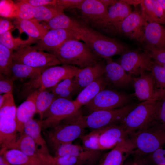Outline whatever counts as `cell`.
I'll use <instances>...</instances> for the list:
<instances>
[{
	"mask_svg": "<svg viewBox=\"0 0 165 165\" xmlns=\"http://www.w3.org/2000/svg\"><path fill=\"white\" fill-rule=\"evenodd\" d=\"M129 136L135 146L133 153L138 156L150 154L165 145V124L156 122Z\"/></svg>",
	"mask_w": 165,
	"mask_h": 165,
	"instance_id": "obj_7",
	"label": "cell"
},
{
	"mask_svg": "<svg viewBox=\"0 0 165 165\" xmlns=\"http://www.w3.org/2000/svg\"><path fill=\"white\" fill-rule=\"evenodd\" d=\"M106 63L104 75L108 85L119 88H124L133 82V78L118 63L113 61L112 58L105 60Z\"/></svg>",
	"mask_w": 165,
	"mask_h": 165,
	"instance_id": "obj_17",
	"label": "cell"
},
{
	"mask_svg": "<svg viewBox=\"0 0 165 165\" xmlns=\"http://www.w3.org/2000/svg\"><path fill=\"white\" fill-rule=\"evenodd\" d=\"M135 149L133 140L129 137L106 154L99 165H123L125 160L133 153Z\"/></svg>",
	"mask_w": 165,
	"mask_h": 165,
	"instance_id": "obj_19",
	"label": "cell"
},
{
	"mask_svg": "<svg viewBox=\"0 0 165 165\" xmlns=\"http://www.w3.org/2000/svg\"><path fill=\"white\" fill-rule=\"evenodd\" d=\"M102 154L84 156L67 155L53 156V165H84L95 164L101 158Z\"/></svg>",
	"mask_w": 165,
	"mask_h": 165,
	"instance_id": "obj_30",
	"label": "cell"
},
{
	"mask_svg": "<svg viewBox=\"0 0 165 165\" xmlns=\"http://www.w3.org/2000/svg\"><path fill=\"white\" fill-rule=\"evenodd\" d=\"M94 165V164H85L84 165Z\"/></svg>",
	"mask_w": 165,
	"mask_h": 165,
	"instance_id": "obj_57",
	"label": "cell"
},
{
	"mask_svg": "<svg viewBox=\"0 0 165 165\" xmlns=\"http://www.w3.org/2000/svg\"><path fill=\"white\" fill-rule=\"evenodd\" d=\"M28 37V39L25 40L19 37L15 38L13 37L10 31H9L0 35V44L10 50L16 51L34 43H37L38 41Z\"/></svg>",
	"mask_w": 165,
	"mask_h": 165,
	"instance_id": "obj_34",
	"label": "cell"
},
{
	"mask_svg": "<svg viewBox=\"0 0 165 165\" xmlns=\"http://www.w3.org/2000/svg\"><path fill=\"white\" fill-rule=\"evenodd\" d=\"M13 51L0 44V75L11 77Z\"/></svg>",
	"mask_w": 165,
	"mask_h": 165,
	"instance_id": "obj_38",
	"label": "cell"
},
{
	"mask_svg": "<svg viewBox=\"0 0 165 165\" xmlns=\"http://www.w3.org/2000/svg\"><path fill=\"white\" fill-rule=\"evenodd\" d=\"M105 6L108 9L111 6L116 3L117 0H100Z\"/></svg>",
	"mask_w": 165,
	"mask_h": 165,
	"instance_id": "obj_50",
	"label": "cell"
},
{
	"mask_svg": "<svg viewBox=\"0 0 165 165\" xmlns=\"http://www.w3.org/2000/svg\"><path fill=\"white\" fill-rule=\"evenodd\" d=\"M17 108L12 93L0 95V119H16Z\"/></svg>",
	"mask_w": 165,
	"mask_h": 165,
	"instance_id": "obj_36",
	"label": "cell"
},
{
	"mask_svg": "<svg viewBox=\"0 0 165 165\" xmlns=\"http://www.w3.org/2000/svg\"><path fill=\"white\" fill-rule=\"evenodd\" d=\"M48 89L56 98H61L70 100H72L73 96L80 92L74 77L64 79Z\"/></svg>",
	"mask_w": 165,
	"mask_h": 165,
	"instance_id": "obj_28",
	"label": "cell"
},
{
	"mask_svg": "<svg viewBox=\"0 0 165 165\" xmlns=\"http://www.w3.org/2000/svg\"><path fill=\"white\" fill-rule=\"evenodd\" d=\"M152 161L156 165H165V145L149 154Z\"/></svg>",
	"mask_w": 165,
	"mask_h": 165,
	"instance_id": "obj_44",
	"label": "cell"
},
{
	"mask_svg": "<svg viewBox=\"0 0 165 165\" xmlns=\"http://www.w3.org/2000/svg\"><path fill=\"white\" fill-rule=\"evenodd\" d=\"M20 134L13 148L20 150L28 156L36 159L45 165H50L47 159L39 151L33 139L24 132Z\"/></svg>",
	"mask_w": 165,
	"mask_h": 165,
	"instance_id": "obj_24",
	"label": "cell"
},
{
	"mask_svg": "<svg viewBox=\"0 0 165 165\" xmlns=\"http://www.w3.org/2000/svg\"><path fill=\"white\" fill-rule=\"evenodd\" d=\"M159 64L162 65L163 67L165 68V64Z\"/></svg>",
	"mask_w": 165,
	"mask_h": 165,
	"instance_id": "obj_56",
	"label": "cell"
},
{
	"mask_svg": "<svg viewBox=\"0 0 165 165\" xmlns=\"http://www.w3.org/2000/svg\"><path fill=\"white\" fill-rule=\"evenodd\" d=\"M10 20L9 18L1 17L0 18V35L9 31L14 27Z\"/></svg>",
	"mask_w": 165,
	"mask_h": 165,
	"instance_id": "obj_48",
	"label": "cell"
},
{
	"mask_svg": "<svg viewBox=\"0 0 165 165\" xmlns=\"http://www.w3.org/2000/svg\"><path fill=\"white\" fill-rule=\"evenodd\" d=\"M17 132L16 119H0V154L13 148L19 137Z\"/></svg>",
	"mask_w": 165,
	"mask_h": 165,
	"instance_id": "obj_20",
	"label": "cell"
},
{
	"mask_svg": "<svg viewBox=\"0 0 165 165\" xmlns=\"http://www.w3.org/2000/svg\"><path fill=\"white\" fill-rule=\"evenodd\" d=\"M42 129L39 121L32 118L25 123L24 132L33 139L39 151L46 157L51 165L53 156L50 154L46 141L42 135Z\"/></svg>",
	"mask_w": 165,
	"mask_h": 165,
	"instance_id": "obj_22",
	"label": "cell"
},
{
	"mask_svg": "<svg viewBox=\"0 0 165 165\" xmlns=\"http://www.w3.org/2000/svg\"><path fill=\"white\" fill-rule=\"evenodd\" d=\"M133 97L116 90L105 89L85 106L90 113L97 110L116 109L128 105Z\"/></svg>",
	"mask_w": 165,
	"mask_h": 165,
	"instance_id": "obj_11",
	"label": "cell"
},
{
	"mask_svg": "<svg viewBox=\"0 0 165 165\" xmlns=\"http://www.w3.org/2000/svg\"><path fill=\"white\" fill-rule=\"evenodd\" d=\"M80 69L64 64L49 67L37 78L30 79L22 85L20 97L27 98L36 90L52 88L64 79L75 77Z\"/></svg>",
	"mask_w": 165,
	"mask_h": 165,
	"instance_id": "obj_2",
	"label": "cell"
},
{
	"mask_svg": "<svg viewBox=\"0 0 165 165\" xmlns=\"http://www.w3.org/2000/svg\"><path fill=\"white\" fill-rule=\"evenodd\" d=\"M108 10V18L104 30L109 33L120 34L122 23L132 12L130 6L123 0H119Z\"/></svg>",
	"mask_w": 165,
	"mask_h": 165,
	"instance_id": "obj_18",
	"label": "cell"
},
{
	"mask_svg": "<svg viewBox=\"0 0 165 165\" xmlns=\"http://www.w3.org/2000/svg\"><path fill=\"white\" fill-rule=\"evenodd\" d=\"M133 165H145L141 161L139 160H136L133 162Z\"/></svg>",
	"mask_w": 165,
	"mask_h": 165,
	"instance_id": "obj_54",
	"label": "cell"
},
{
	"mask_svg": "<svg viewBox=\"0 0 165 165\" xmlns=\"http://www.w3.org/2000/svg\"><path fill=\"white\" fill-rule=\"evenodd\" d=\"M148 23L141 13L134 11L123 20L120 27V33L140 43L145 42V31Z\"/></svg>",
	"mask_w": 165,
	"mask_h": 165,
	"instance_id": "obj_16",
	"label": "cell"
},
{
	"mask_svg": "<svg viewBox=\"0 0 165 165\" xmlns=\"http://www.w3.org/2000/svg\"><path fill=\"white\" fill-rule=\"evenodd\" d=\"M135 95L138 100L144 101L160 99L165 93L158 89L151 72H145L138 78H133Z\"/></svg>",
	"mask_w": 165,
	"mask_h": 165,
	"instance_id": "obj_14",
	"label": "cell"
},
{
	"mask_svg": "<svg viewBox=\"0 0 165 165\" xmlns=\"http://www.w3.org/2000/svg\"><path fill=\"white\" fill-rule=\"evenodd\" d=\"M71 39L79 40L78 34L75 30H49L42 38L33 47L38 50L52 53L65 42Z\"/></svg>",
	"mask_w": 165,
	"mask_h": 165,
	"instance_id": "obj_13",
	"label": "cell"
},
{
	"mask_svg": "<svg viewBox=\"0 0 165 165\" xmlns=\"http://www.w3.org/2000/svg\"><path fill=\"white\" fill-rule=\"evenodd\" d=\"M48 68H35L13 62L10 68L11 75L15 80L18 79H33Z\"/></svg>",
	"mask_w": 165,
	"mask_h": 165,
	"instance_id": "obj_29",
	"label": "cell"
},
{
	"mask_svg": "<svg viewBox=\"0 0 165 165\" xmlns=\"http://www.w3.org/2000/svg\"><path fill=\"white\" fill-rule=\"evenodd\" d=\"M38 91L35 100L36 113L39 114L40 120H42L45 112L56 98L48 89Z\"/></svg>",
	"mask_w": 165,
	"mask_h": 165,
	"instance_id": "obj_35",
	"label": "cell"
},
{
	"mask_svg": "<svg viewBox=\"0 0 165 165\" xmlns=\"http://www.w3.org/2000/svg\"><path fill=\"white\" fill-rule=\"evenodd\" d=\"M80 109L58 125L43 131L49 149L54 152L61 145L72 143L84 135L85 128L79 122Z\"/></svg>",
	"mask_w": 165,
	"mask_h": 165,
	"instance_id": "obj_3",
	"label": "cell"
},
{
	"mask_svg": "<svg viewBox=\"0 0 165 165\" xmlns=\"http://www.w3.org/2000/svg\"><path fill=\"white\" fill-rule=\"evenodd\" d=\"M154 13L161 24L165 25V16L162 7L158 0H152Z\"/></svg>",
	"mask_w": 165,
	"mask_h": 165,
	"instance_id": "obj_47",
	"label": "cell"
},
{
	"mask_svg": "<svg viewBox=\"0 0 165 165\" xmlns=\"http://www.w3.org/2000/svg\"><path fill=\"white\" fill-rule=\"evenodd\" d=\"M64 10L62 8L59 6L49 5L33 7V14L34 19L39 21L45 22L64 13Z\"/></svg>",
	"mask_w": 165,
	"mask_h": 165,
	"instance_id": "obj_37",
	"label": "cell"
},
{
	"mask_svg": "<svg viewBox=\"0 0 165 165\" xmlns=\"http://www.w3.org/2000/svg\"><path fill=\"white\" fill-rule=\"evenodd\" d=\"M140 5L141 14L148 23L154 22L160 24L154 13L152 0H142Z\"/></svg>",
	"mask_w": 165,
	"mask_h": 165,
	"instance_id": "obj_40",
	"label": "cell"
},
{
	"mask_svg": "<svg viewBox=\"0 0 165 165\" xmlns=\"http://www.w3.org/2000/svg\"><path fill=\"white\" fill-rule=\"evenodd\" d=\"M144 51L155 62L159 64H165V50L158 49L146 45Z\"/></svg>",
	"mask_w": 165,
	"mask_h": 165,
	"instance_id": "obj_42",
	"label": "cell"
},
{
	"mask_svg": "<svg viewBox=\"0 0 165 165\" xmlns=\"http://www.w3.org/2000/svg\"><path fill=\"white\" fill-rule=\"evenodd\" d=\"M12 77L0 75V94L12 93L14 82Z\"/></svg>",
	"mask_w": 165,
	"mask_h": 165,
	"instance_id": "obj_43",
	"label": "cell"
},
{
	"mask_svg": "<svg viewBox=\"0 0 165 165\" xmlns=\"http://www.w3.org/2000/svg\"><path fill=\"white\" fill-rule=\"evenodd\" d=\"M79 9L86 22L104 30L108 10L100 0H84Z\"/></svg>",
	"mask_w": 165,
	"mask_h": 165,
	"instance_id": "obj_15",
	"label": "cell"
},
{
	"mask_svg": "<svg viewBox=\"0 0 165 165\" xmlns=\"http://www.w3.org/2000/svg\"><path fill=\"white\" fill-rule=\"evenodd\" d=\"M156 121L165 124V95L159 101L156 114Z\"/></svg>",
	"mask_w": 165,
	"mask_h": 165,
	"instance_id": "obj_46",
	"label": "cell"
},
{
	"mask_svg": "<svg viewBox=\"0 0 165 165\" xmlns=\"http://www.w3.org/2000/svg\"><path fill=\"white\" fill-rule=\"evenodd\" d=\"M160 100L143 101L137 105L127 115L121 124L129 136L157 122L156 114Z\"/></svg>",
	"mask_w": 165,
	"mask_h": 165,
	"instance_id": "obj_6",
	"label": "cell"
},
{
	"mask_svg": "<svg viewBox=\"0 0 165 165\" xmlns=\"http://www.w3.org/2000/svg\"><path fill=\"white\" fill-rule=\"evenodd\" d=\"M145 42L146 45L165 50V28L157 23H148L145 31Z\"/></svg>",
	"mask_w": 165,
	"mask_h": 165,
	"instance_id": "obj_25",
	"label": "cell"
},
{
	"mask_svg": "<svg viewBox=\"0 0 165 165\" xmlns=\"http://www.w3.org/2000/svg\"><path fill=\"white\" fill-rule=\"evenodd\" d=\"M108 85L104 74L84 88L75 101L81 107L85 105Z\"/></svg>",
	"mask_w": 165,
	"mask_h": 165,
	"instance_id": "obj_26",
	"label": "cell"
},
{
	"mask_svg": "<svg viewBox=\"0 0 165 165\" xmlns=\"http://www.w3.org/2000/svg\"><path fill=\"white\" fill-rule=\"evenodd\" d=\"M84 0H57L56 5L65 9H79Z\"/></svg>",
	"mask_w": 165,
	"mask_h": 165,
	"instance_id": "obj_45",
	"label": "cell"
},
{
	"mask_svg": "<svg viewBox=\"0 0 165 165\" xmlns=\"http://www.w3.org/2000/svg\"><path fill=\"white\" fill-rule=\"evenodd\" d=\"M76 39L69 40L52 54L61 64L80 68L94 64L102 60L84 42Z\"/></svg>",
	"mask_w": 165,
	"mask_h": 165,
	"instance_id": "obj_4",
	"label": "cell"
},
{
	"mask_svg": "<svg viewBox=\"0 0 165 165\" xmlns=\"http://www.w3.org/2000/svg\"><path fill=\"white\" fill-rule=\"evenodd\" d=\"M13 24L16 27L26 33L28 37L38 40L41 39L49 30L35 19L21 20L16 18Z\"/></svg>",
	"mask_w": 165,
	"mask_h": 165,
	"instance_id": "obj_27",
	"label": "cell"
},
{
	"mask_svg": "<svg viewBox=\"0 0 165 165\" xmlns=\"http://www.w3.org/2000/svg\"><path fill=\"white\" fill-rule=\"evenodd\" d=\"M44 22L45 26L49 30L66 29L74 30L77 28L80 24V22L71 18L64 13Z\"/></svg>",
	"mask_w": 165,
	"mask_h": 165,
	"instance_id": "obj_33",
	"label": "cell"
},
{
	"mask_svg": "<svg viewBox=\"0 0 165 165\" xmlns=\"http://www.w3.org/2000/svg\"><path fill=\"white\" fill-rule=\"evenodd\" d=\"M38 93L36 90L31 94L17 108L16 120L17 130L19 133L24 132L25 123L33 118L36 113L35 100Z\"/></svg>",
	"mask_w": 165,
	"mask_h": 165,
	"instance_id": "obj_23",
	"label": "cell"
},
{
	"mask_svg": "<svg viewBox=\"0 0 165 165\" xmlns=\"http://www.w3.org/2000/svg\"><path fill=\"white\" fill-rule=\"evenodd\" d=\"M13 61L35 68L49 67L61 64L53 54L30 46L13 52Z\"/></svg>",
	"mask_w": 165,
	"mask_h": 165,
	"instance_id": "obj_10",
	"label": "cell"
},
{
	"mask_svg": "<svg viewBox=\"0 0 165 165\" xmlns=\"http://www.w3.org/2000/svg\"><path fill=\"white\" fill-rule=\"evenodd\" d=\"M17 7L16 18L21 20H29L34 19L33 14V7L28 3L23 2L22 0L16 1Z\"/></svg>",
	"mask_w": 165,
	"mask_h": 165,
	"instance_id": "obj_41",
	"label": "cell"
},
{
	"mask_svg": "<svg viewBox=\"0 0 165 165\" xmlns=\"http://www.w3.org/2000/svg\"><path fill=\"white\" fill-rule=\"evenodd\" d=\"M0 165H13L10 163L2 155H0Z\"/></svg>",
	"mask_w": 165,
	"mask_h": 165,
	"instance_id": "obj_52",
	"label": "cell"
},
{
	"mask_svg": "<svg viewBox=\"0 0 165 165\" xmlns=\"http://www.w3.org/2000/svg\"><path fill=\"white\" fill-rule=\"evenodd\" d=\"M133 162L127 163L123 165H133Z\"/></svg>",
	"mask_w": 165,
	"mask_h": 165,
	"instance_id": "obj_55",
	"label": "cell"
},
{
	"mask_svg": "<svg viewBox=\"0 0 165 165\" xmlns=\"http://www.w3.org/2000/svg\"><path fill=\"white\" fill-rule=\"evenodd\" d=\"M137 105L129 104L116 109L95 111L86 116H83L82 114L79 121L85 129L88 128L92 130L120 124Z\"/></svg>",
	"mask_w": 165,
	"mask_h": 165,
	"instance_id": "obj_8",
	"label": "cell"
},
{
	"mask_svg": "<svg viewBox=\"0 0 165 165\" xmlns=\"http://www.w3.org/2000/svg\"><path fill=\"white\" fill-rule=\"evenodd\" d=\"M152 60L144 51L141 52L128 50L121 55L118 63L128 74L140 75L151 71L154 61Z\"/></svg>",
	"mask_w": 165,
	"mask_h": 165,
	"instance_id": "obj_12",
	"label": "cell"
},
{
	"mask_svg": "<svg viewBox=\"0 0 165 165\" xmlns=\"http://www.w3.org/2000/svg\"><path fill=\"white\" fill-rule=\"evenodd\" d=\"M54 156L67 155L84 156L96 155L102 154L101 151L88 149L84 146L72 143L63 145L54 152Z\"/></svg>",
	"mask_w": 165,
	"mask_h": 165,
	"instance_id": "obj_32",
	"label": "cell"
},
{
	"mask_svg": "<svg viewBox=\"0 0 165 165\" xmlns=\"http://www.w3.org/2000/svg\"><path fill=\"white\" fill-rule=\"evenodd\" d=\"M33 7L49 5H56L57 0H22Z\"/></svg>",
	"mask_w": 165,
	"mask_h": 165,
	"instance_id": "obj_49",
	"label": "cell"
},
{
	"mask_svg": "<svg viewBox=\"0 0 165 165\" xmlns=\"http://www.w3.org/2000/svg\"><path fill=\"white\" fill-rule=\"evenodd\" d=\"M78 34L79 40H82L93 51L105 60L128 51L127 46L115 39L94 30L86 24L80 23L74 30Z\"/></svg>",
	"mask_w": 165,
	"mask_h": 165,
	"instance_id": "obj_1",
	"label": "cell"
},
{
	"mask_svg": "<svg viewBox=\"0 0 165 165\" xmlns=\"http://www.w3.org/2000/svg\"><path fill=\"white\" fill-rule=\"evenodd\" d=\"M81 107L74 101L56 98L45 112L43 119L39 120L42 129L53 127L72 116Z\"/></svg>",
	"mask_w": 165,
	"mask_h": 165,
	"instance_id": "obj_9",
	"label": "cell"
},
{
	"mask_svg": "<svg viewBox=\"0 0 165 165\" xmlns=\"http://www.w3.org/2000/svg\"><path fill=\"white\" fill-rule=\"evenodd\" d=\"M150 72L158 89L165 93V68L154 61Z\"/></svg>",
	"mask_w": 165,
	"mask_h": 165,
	"instance_id": "obj_39",
	"label": "cell"
},
{
	"mask_svg": "<svg viewBox=\"0 0 165 165\" xmlns=\"http://www.w3.org/2000/svg\"><path fill=\"white\" fill-rule=\"evenodd\" d=\"M0 155L13 165H45L36 159L29 156L16 149H10Z\"/></svg>",
	"mask_w": 165,
	"mask_h": 165,
	"instance_id": "obj_31",
	"label": "cell"
},
{
	"mask_svg": "<svg viewBox=\"0 0 165 165\" xmlns=\"http://www.w3.org/2000/svg\"><path fill=\"white\" fill-rule=\"evenodd\" d=\"M123 1L130 6V5H132L136 6L139 4H140L142 0H123Z\"/></svg>",
	"mask_w": 165,
	"mask_h": 165,
	"instance_id": "obj_51",
	"label": "cell"
},
{
	"mask_svg": "<svg viewBox=\"0 0 165 165\" xmlns=\"http://www.w3.org/2000/svg\"><path fill=\"white\" fill-rule=\"evenodd\" d=\"M129 137L123 125L120 124L92 130L80 138L84 147L101 151L114 148Z\"/></svg>",
	"mask_w": 165,
	"mask_h": 165,
	"instance_id": "obj_5",
	"label": "cell"
},
{
	"mask_svg": "<svg viewBox=\"0 0 165 165\" xmlns=\"http://www.w3.org/2000/svg\"><path fill=\"white\" fill-rule=\"evenodd\" d=\"M160 4L165 16V0H158Z\"/></svg>",
	"mask_w": 165,
	"mask_h": 165,
	"instance_id": "obj_53",
	"label": "cell"
},
{
	"mask_svg": "<svg viewBox=\"0 0 165 165\" xmlns=\"http://www.w3.org/2000/svg\"><path fill=\"white\" fill-rule=\"evenodd\" d=\"M105 64L104 61L101 60L94 64L80 69L74 77L80 92L104 74Z\"/></svg>",
	"mask_w": 165,
	"mask_h": 165,
	"instance_id": "obj_21",
	"label": "cell"
}]
</instances>
